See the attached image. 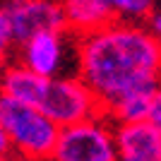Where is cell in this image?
<instances>
[{"label": "cell", "instance_id": "obj_13", "mask_svg": "<svg viewBox=\"0 0 161 161\" xmlns=\"http://www.w3.org/2000/svg\"><path fill=\"white\" fill-rule=\"evenodd\" d=\"M149 123H154L161 130V82L154 92V101H152V111H149Z\"/></svg>", "mask_w": 161, "mask_h": 161}, {"label": "cell", "instance_id": "obj_2", "mask_svg": "<svg viewBox=\"0 0 161 161\" xmlns=\"http://www.w3.org/2000/svg\"><path fill=\"white\" fill-rule=\"evenodd\" d=\"M60 137V125L39 106L12 96L0 99V147L3 156L19 154L31 161H51Z\"/></svg>", "mask_w": 161, "mask_h": 161}, {"label": "cell", "instance_id": "obj_4", "mask_svg": "<svg viewBox=\"0 0 161 161\" xmlns=\"http://www.w3.org/2000/svg\"><path fill=\"white\" fill-rule=\"evenodd\" d=\"M51 161H118L115 120L103 113L60 128Z\"/></svg>", "mask_w": 161, "mask_h": 161}, {"label": "cell", "instance_id": "obj_12", "mask_svg": "<svg viewBox=\"0 0 161 161\" xmlns=\"http://www.w3.org/2000/svg\"><path fill=\"white\" fill-rule=\"evenodd\" d=\"M144 24H147V29L161 41V5L154 7V10H152V12L144 17Z\"/></svg>", "mask_w": 161, "mask_h": 161}, {"label": "cell", "instance_id": "obj_10", "mask_svg": "<svg viewBox=\"0 0 161 161\" xmlns=\"http://www.w3.org/2000/svg\"><path fill=\"white\" fill-rule=\"evenodd\" d=\"M156 87H142L135 89L130 94L120 96V99L111 103L106 108V113L113 118L115 123H135V120H149V111H152V101H154Z\"/></svg>", "mask_w": 161, "mask_h": 161}, {"label": "cell", "instance_id": "obj_15", "mask_svg": "<svg viewBox=\"0 0 161 161\" xmlns=\"http://www.w3.org/2000/svg\"><path fill=\"white\" fill-rule=\"evenodd\" d=\"M5 3H22V0H5Z\"/></svg>", "mask_w": 161, "mask_h": 161}, {"label": "cell", "instance_id": "obj_14", "mask_svg": "<svg viewBox=\"0 0 161 161\" xmlns=\"http://www.w3.org/2000/svg\"><path fill=\"white\" fill-rule=\"evenodd\" d=\"M3 161H31V159H27V156H19V154H7V156H3Z\"/></svg>", "mask_w": 161, "mask_h": 161}, {"label": "cell", "instance_id": "obj_9", "mask_svg": "<svg viewBox=\"0 0 161 161\" xmlns=\"http://www.w3.org/2000/svg\"><path fill=\"white\" fill-rule=\"evenodd\" d=\"M46 84H48V77L34 72L22 60L5 63V70H3V94L5 96H12L17 101L39 106Z\"/></svg>", "mask_w": 161, "mask_h": 161}, {"label": "cell", "instance_id": "obj_3", "mask_svg": "<svg viewBox=\"0 0 161 161\" xmlns=\"http://www.w3.org/2000/svg\"><path fill=\"white\" fill-rule=\"evenodd\" d=\"M67 29L65 12L60 0H22V3H5L0 12V46L3 55L17 51L31 36L41 31H63Z\"/></svg>", "mask_w": 161, "mask_h": 161}, {"label": "cell", "instance_id": "obj_7", "mask_svg": "<svg viewBox=\"0 0 161 161\" xmlns=\"http://www.w3.org/2000/svg\"><path fill=\"white\" fill-rule=\"evenodd\" d=\"M118 161H161V130L149 120L115 123Z\"/></svg>", "mask_w": 161, "mask_h": 161}, {"label": "cell", "instance_id": "obj_16", "mask_svg": "<svg viewBox=\"0 0 161 161\" xmlns=\"http://www.w3.org/2000/svg\"><path fill=\"white\" fill-rule=\"evenodd\" d=\"M159 5H161V0H159Z\"/></svg>", "mask_w": 161, "mask_h": 161}, {"label": "cell", "instance_id": "obj_8", "mask_svg": "<svg viewBox=\"0 0 161 161\" xmlns=\"http://www.w3.org/2000/svg\"><path fill=\"white\" fill-rule=\"evenodd\" d=\"M60 7L65 12L67 31L75 36H87L118 19L111 0H60Z\"/></svg>", "mask_w": 161, "mask_h": 161}, {"label": "cell", "instance_id": "obj_6", "mask_svg": "<svg viewBox=\"0 0 161 161\" xmlns=\"http://www.w3.org/2000/svg\"><path fill=\"white\" fill-rule=\"evenodd\" d=\"M75 48H77V36L70 34L67 29H63V31H41L17 48V60H22L34 72L51 80V77L65 75L67 55Z\"/></svg>", "mask_w": 161, "mask_h": 161}, {"label": "cell", "instance_id": "obj_11", "mask_svg": "<svg viewBox=\"0 0 161 161\" xmlns=\"http://www.w3.org/2000/svg\"><path fill=\"white\" fill-rule=\"evenodd\" d=\"M118 19H135V22H144L154 7H159V0H111Z\"/></svg>", "mask_w": 161, "mask_h": 161}, {"label": "cell", "instance_id": "obj_1", "mask_svg": "<svg viewBox=\"0 0 161 161\" xmlns=\"http://www.w3.org/2000/svg\"><path fill=\"white\" fill-rule=\"evenodd\" d=\"M75 72L94 89L106 111L142 87L161 82V41L144 22L113 19L99 31L77 36Z\"/></svg>", "mask_w": 161, "mask_h": 161}, {"label": "cell", "instance_id": "obj_5", "mask_svg": "<svg viewBox=\"0 0 161 161\" xmlns=\"http://www.w3.org/2000/svg\"><path fill=\"white\" fill-rule=\"evenodd\" d=\"M39 108L51 115L60 128L103 113L99 96L77 72L51 77L39 101Z\"/></svg>", "mask_w": 161, "mask_h": 161}]
</instances>
